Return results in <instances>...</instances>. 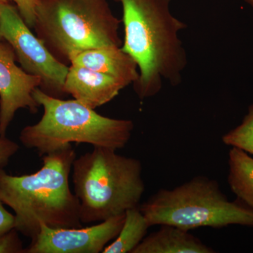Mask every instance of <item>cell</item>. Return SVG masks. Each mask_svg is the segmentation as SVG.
<instances>
[{
	"label": "cell",
	"mask_w": 253,
	"mask_h": 253,
	"mask_svg": "<svg viewBox=\"0 0 253 253\" xmlns=\"http://www.w3.org/2000/svg\"><path fill=\"white\" fill-rule=\"evenodd\" d=\"M222 141L226 146L239 148L253 156V104L242 123L222 136Z\"/></svg>",
	"instance_id": "15"
},
{
	"label": "cell",
	"mask_w": 253,
	"mask_h": 253,
	"mask_svg": "<svg viewBox=\"0 0 253 253\" xmlns=\"http://www.w3.org/2000/svg\"><path fill=\"white\" fill-rule=\"evenodd\" d=\"M189 231L163 224L158 230L146 236L132 253H214Z\"/></svg>",
	"instance_id": "12"
},
{
	"label": "cell",
	"mask_w": 253,
	"mask_h": 253,
	"mask_svg": "<svg viewBox=\"0 0 253 253\" xmlns=\"http://www.w3.org/2000/svg\"><path fill=\"white\" fill-rule=\"evenodd\" d=\"M0 41V136L6 131L19 109L38 112L40 105L33 91L41 86V78L28 74L16 62V54L9 43Z\"/></svg>",
	"instance_id": "9"
},
{
	"label": "cell",
	"mask_w": 253,
	"mask_h": 253,
	"mask_svg": "<svg viewBox=\"0 0 253 253\" xmlns=\"http://www.w3.org/2000/svg\"><path fill=\"white\" fill-rule=\"evenodd\" d=\"M71 172L82 224L101 222L140 205L145 184L136 158L95 146L76 157Z\"/></svg>",
	"instance_id": "3"
},
{
	"label": "cell",
	"mask_w": 253,
	"mask_h": 253,
	"mask_svg": "<svg viewBox=\"0 0 253 253\" xmlns=\"http://www.w3.org/2000/svg\"><path fill=\"white\" fill-rule=\"evenodd\" d=\"M124 88L111 76L73 65H70L64 84L66 94L92 109L112 101Z\"/></svg>",
	"instance_id": "10"
},
{
	"label": "cell",
	"mask_w": 253,
	"mask_h": 253,
	"mask_svg": "<svg viewBox=\"0 0 253 253\" xmlns=\"http://www.w3.org/2000/svg\"><path fill=\"white\" fill-rule=\"evenodd\" d=\"M15 228L0 236V253H24L22 241Z\"/></svg>",
	"instance_id": "16"
},
{
	"label": "cell",
	"mask_w": 253,
	"mask_h": 253,
	"mask_svg": "<svg viewBox=\"0 0 253 253\" xmlns=\"http://www.w3.org/2000/svg\"><path fill=\"white\" fill-rule=\"evenodd\" d=\"M14 1L16 7L28 27L33 28L36 22V6L38 0H0V2Z\"/></svg>",
	"instance_id": "17"
},
{
	"label": "cell",
	"mask_w": 253,
	"mask_h": 253,
	"mask_svg": "<svg viewBox=\"0 0 253 253\" xmlns=\"http://www.w3.org/2000/svg\"><path fill=\"white\" fill-rule=\"evenodd\" d=\"M33 95L44 112L39 122L23 128L19 139L41 157L73 143L118 151L130 140L134 128L130 120L101 116L78 100L52 97L40 88Z\"/></svg>",
	"instance_id": "4"
},
{
	"label": "cell",
	"mask_w": 253,
	"mask_h": 253,
	"mask_svg": "<svg viewBox=\"0 0 253 253\" xmlns=\"http://www.w3.org/2000/svg\"><path fill=\"white\" fill-rule=\"evenodd\" d=\"M125 214L84 228H51L41 223L39 234L31 240L24 253H102L117 237Z\"/></svg>",
	"instance_id": "8"
},
{
	"label": "cell",
	"mask_w": 253,
	"mask_h": 253,
	"mask_svg": "<svg viewBox=\"0 0 253 253\" xmlns=\"http://www.w3.org/2000/svg\"><path fill=\"white\" fill-rule=\"evenodd\" d=\"M247 2H249L250 4L252 5L253 6V0H246Z\"/></svg>",
	"instance_id": "20"
},
{
	"label": "cell",
	"mask_w": 253,
	"mask_h": 253,
	"mask_svg": "<svg viewBox=\"0 0 253 253\" xmlns=\"http://www.w3.org/2000/svg\"><path fill=\"white\" fill-rule=\"evenodd\" d=\"M18 149L19 146L14 141L6 136H0V168L5 167Z\"/></svg>",
	"instance_id": "18"
},
{
	"label": "cell",
	"mask_w": 253,
	"mask_h": 253,
	"mask_svg": "<svg viewBox=\"0 0 253 253\" xmlns=\"http://www.w3.org/2000/svg\"><path fill=\"white\" fill-rule=\"evenodd\" d=\"M71 65L107 75L117 80L125 87L139 79L137 64L121 46L86 50L73 58Z\"/></svg>",
	"instance_id": "11"
},
{
	"label": "cell",
	"mask_w": 253,
	"mask_h": 253,
	"mask_svg": "<svg viewBox=\"0 0 253 253\" xmlns=\"http://www.w3.org/2000/svg\"><path fill=\"white\" fill-rule=\"evenodd\" d=\"M121 21L107 0H38L36 36L63 64L96 48L122 46Z\"/></svg>",
	"instance_id": "5"
},
{
	"label": "cell",
	"mask_w": 253,
	"mask_h": 253,
	"mask_svg": "<svg viewBox=\"0 0 253 253\" xmlns=\"http://www.w3.org/2000/svg\"><path fill=\"white\" fill-rule=\"evenodd\" d=\"M0 33L14 49L23 71L41 78L40 89L52 97L63 99L69 66L60 62L31 31L17 7L0 2Z\"/></svg>",
	"instance_id": "7"
},
{
	"label": "cell",
	"mask_w": 253,
	"mask_h": 253,
	"mask_svg": "<svg viewBox=\"0 0 253 253\" xmlns=\"http://www.w3.org/2000/svg\"><path fill=\"white\" fill-rule=\"evenodd\" d=\"M4 205L0 200V236L15 228L14 214L9 212Z\"/></svg>",
	"instance_id": "19"
},
{
	"label": "cell",
	"mask_w": 253,
	"mask_h": 253,
	"mask_svg": "<svg viewBox=\"0 0 253 253\" xmlns=\"http://www.w3.org/2000/svg\"><path fill=\"white\" fill-rule=\"evenodd\" d=\"M123 8L122 49L135 61L139 79L133 84L141 100L154 97L163 83L179 85L188 65L179 36L186 25L173 15L171 0H114Z\"/></svg>",
	"instance_id": "1"
},
{
	"label": "cell",
	"mask_w": 253,
	"mask_h": 253,
	"mask_svg": "<svg viewBox=\"0 0 253 253\" xmlns=\"http://www.w3.org/2000/svg\"><path fill=\"white\" fill-rule=\"evenodd\" d=\"M150 226L172 225L185 230L230 225L253 226V211L241 202H232L217 181L194 176L173 189H161L139 205Z\"/></svg>",
	"instance_id": "6"
},
{
	"label": "cell",
	"mask_w": 253,
	"mask_h": 253,
	"mask_svg": "<svg viewBox=\"0 0 253 253\" xmlns=\"http://www.w3.org/2000/svg\"><path fill=\"white\" fill-rule=\"evenodd\" d=\"M76 153L72 144L42 156L31 174L13 176L0 168V200L15 214V229L33 240L41 223L51 228L81 227L80 204L70 186Z\"/></svg>",
	"instance_id": "2"
},
{
	"label": "cell",
	"mask_w": 253,
	"mask_h": 253,
	"mask_svg": "<svg viewBox=\"0 0 253 253\" xmlns=\"http://www.w3.org/2000/svg\"><path fill=\"white\" fill-rule=\"evenodd\" d=\"M124 224L117 237L102 253H132L147 234L151 226L141 212L139 206L127 210Z\"/></svg>",
	"instance_id": "14"
},
{
	"label": "cell",
	"mask_w": 253,
	"mask_h": 253,
	"mask_svg": "<svg viewBox=\"0 0 253 253\" xmlns=\"http://www.w3.org/2000/svg\"><path fill=\"white\" fill-rule=\"evenodd\" d=\"M228 183L240 202L253 211V158L239 148L229 151Z\"/></svg>",
	"instance_id": "13"
},
{
	"label": "cell",
	"mask_w": 253,
	"mask_h": 253,
	"mask_svg": "<svg viewBox=\"0 0 253 253\" xmlns=\"http://www.w3.org/2000/svg\"><path fill=\"white\" fill-rule=\"evenodd\" d=\"M4 41V40H3L2 36H1V33H0V41Z\"/></svg>",
	"instance_id": "21"
}]
</instances>
